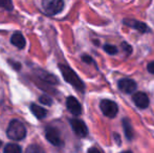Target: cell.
<instances>
[{
  "instance_id": "6da1fadb",
  "label": "cell",
  "mask_w": 154,
  "mask_h": 153,
  "mask_svg": "<svg viewBox=\"0 0 154 153\" xmlns=\"http://www.w3.org/2000/svg\"><path fill=\"white\" fill-rule=\"evenodd\" d=\"M59 69L61 72L63 79L67 82L68 84H70L73 88H75L77 91L84 93L86 89L85 83L81 80V78L77 75V72L70 68L68 65H65V64H59Z\"/></svg>"
},
{
  "instance_id": "7a4b0ae2",
  "label": "cell",
  "mask_w": 154,
  "mask_h": 153,
  "mask_svg": "<svg viewBox=\"0 0 154 153\" xmlns=\"http://www.w3.org/2000/svg\"><path fill=\"white\" fill-rule=\"evenodd\" d=\"M6 134L11 139L14 141H20L23 139L26 135V129L24 125L18 120H13L10 122L6 130Z\"/></svg>"
},
{
  "instance_id": "3957f363",
  "label": "cell",
  "mask_w": 154,
  "mask_h": 153,
  "mask_svg": "<svg viewBox=\"0 0 154 153\" xmlns=\"http://www.w3.org/2000/svg\"><path fill=\"white\" fill-rule=\"evenodd\" d=\"M100 109L104 115L109 118H114L119 113V105L109 99H103L100 102Z\"/></svg>"
},
{
  "instance_id": "277c9868",
  "label": "cell",
  "mask_w": 154,
  "mask_h": 153,
  "mask_svg": "<svg viewBox=\"0 0 154 153\" xmlns=\"http://www.w3.org/2000/svg\"><path fill=\"white\" fill-rule=\"evenodd\" d=\"M122 23L125 26L127 27H130V29H134V31L138 32L140 34H148L150 32V29L149 26L146 24L145 22L143 21H140V20H136V19H133V18H125L122 20Z\"/></svg>"
},
{
  "instance_id": "5b68a950",
  "label": "cell",
  "mask_w": 154,
  "mask_h": 153,
  "mask_svg": "<svg viewBox=\"0 0 154 153\" xmlns=\"http://www.w3.org/2000/svg\"><path fill=\"white\" fill-rule=\"evenodd\" d=\"M118 88L126 94H133L137 90V84L131 78H122L118 81Z\"/></svg>"
},
{
  "instance_id": "8992f818",
  "label": "cell",
  "mask_w": 154,
  "mask_h": 153,
  "mask_svg": "<svg viewBox=\"0 0 154 153\" xmlns=\"http://www.w3.org/2000/svg\"><path fill=\"white\" fill-rule=\"evenodd\" d=\"M132 101L134 105L140 109H147L150 105V99L144 91H135L132 94Z\"/></svg>"
},
{
  "instance_id": "52a82bcc",
  "label": "cell",
  "mask_w": 154,
  "mask_h": 153,
  "mask_svg": "<svg viewBox=\"0 0 154 153\" xmlns=\"http://www.w3.org/2000/svg\"><path fill=\"white\" fill-rule=\"evenodd\" d=\"M64 8V0H49L44 3V10L47 15H57Z\"/></svg>"
},
{
  "instance_id": "ba28073f",
  "label": "cell",
  "mask_w": 154,
  "mask_h": 153,
  "mask_svg": "<svg viewBox=\"0 0 154 153\" xmlns=\"http://www.w3.org/2000/svg\"><path fill=\"white\" fill-rule=\"evenodd\" d=\"M45 137H46L47 141L54 146L60 147V146L63 145L60 132L55 128V127H51V126L46 127V129H45Z\"/></svg>"
},
{
  "instance_id": "9c48e42d",
  "label": "cell",
  "mask_w": 154,
  "mask_h": 153,
  "mask_svg": "<svg viewBox=\"0 0 154 153\" xmlns=\"http://www.w3.org/2000/svg\"><path fill=\"white\" fill-rule=\"evenodd\" d=\"M69 123H70V126L72 128L73 132L79 137H85L88 134L87 126H86V124L82 120L71 118V120H69Z\"/></svg>"
},
{
  "instance_id": "30bf717a",
  "label": "cell",
  "mask_w": 154,
  "mask_h": 153,
  "mask_svg": "<svg viewBox=\"0 0 154 153\" xmlns=\"http://www.w3.org/2000/svg\"><path fill=\"white\" fill-rule=\"evenodd\" d=\"M66 107L71 115L78 116L82 113V105L75 96H68L66 100Z\"/></svg>"
},
{
  "instance_id": "8fae6325",
  "label": "cell",
  "mask_w": 154,
  "mask_h": 153,
  "mask_svg": "<svg viewBox=\"0 0 154 153\" xmlns=\"http://www.w3.org/2000/svg\"><path fill=\"white\" fill-rule=\"evenodd\" d=\"M35 75H36L41 81L45 82V83H47V84H51V85H56V84L59 83V80H58L57 77L49 74V72H45V70L40 69V68L35 70Z\"/></svg>"
},
{
  "instance_id": "7c38bea8",
  "label": "cell",
  "mask_w": 154,
  "mask_h": 153,
  "mask_svg": "<svg viewBox=\"0 0 154 153\" xmlns=\"http://www.w3.org/2000/svg\"><path fill=\"white\" fill-rule=\"evenodd\" d=\"M11 43L16 47H18L19 49H23L26 45V41H25L24 37L20 32H15L13 34L12 37H11Z\"/></svg>"
},
{
  "instance_id": "4fadbf2b",
  "label": "cell",
  "mask_w": 154,
  "mask_h": 153,
  "mask_svg": "<svg viewBox=\"0 0 154 153\" xmlns=\"http://www.w3.org/2000/svg\"><path fill=\"white\" fill-rule=\"evenodd\" d=\"M122 126L124 129V132H125V136L128 141H132L134 137V130L132 124L130 122V120L128 118H124L122 120Z\"/></svg>"
},
{
  "instance_id": "5bb4252c",
  "label": "cell",
  "mask_w": 154,
  "mask_h": 153,
  "mask_svg": "<svg viewBox=\"0 0 154 153\" xmlns=\"http://www.w3.org/2000/svg\"><path fill=\"white\" fill-rule=\"evenodd\" d=\"M31 110H32V115L36 116L37 118H39V120L44 118L47 115L46 109L43 108V107H41V106H38V105H36V104L31 105Z\"/></svg>"
},
{
  "instance_id": "9a60e30c",
  "label": "cell",
  "mask_w": 154,
  "mask_h": 153,
  "mask_svg": "<svg viewBox=\"0 0 154 153\" xmlns=\"http://www.w3.org/2000/svg\"><path fill=\"white\" fill-rule=\"evenodd\" d=\"M4 153H22V149L17 144H8L3 149Z\"/></svg>"
},
{
  "instance_id": "2e32d148",
  "label": "cell",
  "mask_w": 154,
  "mask_h": 153,
  "mask_svg": "<svg viewBox=\"0 0 154 153\" xmlns=\"http://www.w3.org/2000/svg\"><path fill=\"white\" fill-rule=\"evenodd\" d=\"M103 49L104 51H105L106 54H108V55L110 56H114V55H118L119 54V48L116 46V45L113 44H109V43H107V44H105L103 46Z\"/></svg>"
},
{
  "instance_id": "e0dca14e",
  "label": "cell",
  "mask_w": 154,
  "mask_h": 153,
  "mask_svg": "<svg viewBox=\"0 0 154 153\" xmlns=\"http://www.w3.org/2000/svg\"><path fill=\"white\" fill-rule=\"evenodd\" d=\"M121 48H122V50L125 53L126 57H128V56H130L133 53V47L128 42H126V41H123V42L121 43Z\"/></svg>"
},
{
  "instance_id": "ac0fdd59",
  "label": "cell",
  "mask_w": 154,
  "mask_h": 153,
  "mask_svg": "<svg viewBox=\"0 0 154 153\" xmlns=\"http://www.w3.org/2000/svg\"><path fill=\"white\" fill-rule=\"evenodd\" d=\"M25 153H45L44 150L38 145H31L27 147Z\"/></svg>"
},
{
  "instance_id": "d6986e66",
  "label": "cell",
  "mask_w": 154,
  "mask_h": 153,
  "mask_svg": "<svg viewBox=\"0 0 154 153\" xmlns=\"http://www.w3.org/2000/svg\"><path fill=\"white\" fill-rule=\"evenodd\" d=\"M39 101H40V103H42L43 105H46V106H51V105L53 104V100H51V98L48 96H46V94L41 96L40 98H39Z\"/></svg>"
},
{
  "instance_id": "ffe728a7",
  "label": "cell",
  "mask_w": 154,
  "mask_h": 153,
  "mask_svg": "<svg viewBox=\"0 0 154 153\" xmlns=\"http://www.w3.org/2000/svg\"><path fill=\"white\" fill-rule=\"evenodd\" d=\"M81 59H82V61L84 62V63H86V64H88V65H90V64H93V65L95 66V67L97 68V64H95V62H94V60L92 59L90 56H88V55H83L81 57Z\"/></svg>"
},
{
  "instance_id": "44dd1931",
  "label": "cell",
  "mask_w": 154,
  "mask_h": 153,
  "mask_svg": "<svg viewBox=\"0 0 154 153\" xmlns=\"http://www.w3.org/2000/svg\"><path fill=\"white\" fill-rule=\"evenodd\" d=\"M0 8H6V10H12V0H0Z\"/></svg>"
},
{
  "instance_id": "7402d4cb",
  "label": "cell",
  "mask_w": 154,
  "mask_h": 153,
  "mask_svg": "<svg viewBox=\"0 0 154 153\" xmlns=\"http://www.w3.org/2000/svg\"><path fill=\"white\" fill-rule=\"evenodd\" d=\"M147 70H148L149 74L154 75V61H151L147 64Z\"/></svg>"
},
{
  "instance_id": "603a6c76",
  "label": "cell",
  "mask_w": 154,
  "mask_h": 153,
  "mask_svg": "<svg viewBox=\"0 0 154 153\" xmlns=\"http://www.w3.org/2000/svg\"><path fill=\"white\" fill-rule=\"evenodd\" d=\"M8 63H10L11 65H13V67H14L15 69H17V70H19L21 68V64L18 63V62H14V61H12V60H10V61H8Z\"/></svg>"
},
{
  "instance_id": "cb8c5ba5",
  "label": "cell",
  "mask_w": 154,
  "mask_h": 153,
  "mask_svg": "<svg viewBox=\"0 0 154 153\" xmlns=\"http://www.w3.org/2000/svg\"><path fill=\"white\" fill-rule=\"evenodd\" d=\"M88 153H102L101 151H100L97 148H94V147H92V148H90L89 150H88Z\"/></svg>"
},
{
  "instance_id": "d4e9b609",
  "label": "cell",
  "mask_w": 154,
  "mask_h": 153,
  "mask_svg": "<svg viewBox=\"0 0 154 153\" xmlns=\"http://www.w3.org/2000/svg\"><path fill=\"white\" fill-rule=\"evenodd\" d=\"M123 153H132L131 151H125V152H123Z\"/></svg>"
}]
</instances>
